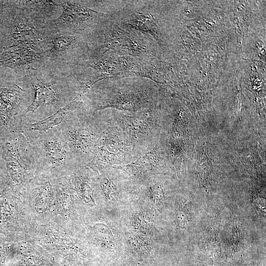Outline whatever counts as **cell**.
Listing matches in <instances>:
<instances>
[{
  "label": "cell",
  "instance_id": "obj_1",
  "mask_svg": "<svg viewBox=\"0 0 266 266\" xmlns=\"http://www.w3.org/2000/svg\"><path fill=\"white\" fill-rule=\"evenodd\" d=\"M156 105L133 112L102 110L109 122L123 131L139 157L163 139L161 136L167 127L168 121Z\"/></svg>",
  "mask_w": 266,
  "mask_h": 266
},
{
  "label": "cell",
  "instance_id": "obj_2",
  "mask_svg": "<svg viewBox=\"0 0 266 266\" xmlns=\"http://www.w3.org/2000/svg\"><path fill=\"white\" fill-rule=\"evenodd\" d=\"M108 123L101 110H78L68 114L59 125L63 137L78 164L87 166L94 157Z\"/></svg>",
  "mask_w": 266,
  "mask_h": 266
},
{
  "label": "cell",
  "instance_id": "obj_3",
  "mask_svg": "<svg viewBox=\"0 0 266 266\" xmlns=\"http://www.w3.org/2000/svg\"><path fill=\"white\" fill-rule=\"evenodd\" d=\"M22 132L32 148L36 171L54 175L72 173L81 166L71 154L59 125L44 132Z\"/></svg>",
  "mask_w": 266,
  "mask_h": 266
},
{
  "label": "cell",
  "instance_id": "obj_4",
  "mask_svg": "<svg viewBox=\"0 0 266 266\" xmlns=\"http://www.w3.org/2000/svg\"><path fill=\"white\" fill-rule=\"evenodd\" d=\"M106 120L108 124L100 135L93 159L86 166L96 173L129 164L139 157L123 131Z\"/></svg>",
  "mask_w": 266,
  "mask_h": 266
},
{
  "label": "cell",
  "instance_id": "obj_5",
  "mask_svg": "<svg viewBox=\"0 0 266 266\" xmlns=\"http://www.w3.org/2000/svg\"><path fill=\"white\" fill-rule=\"evenodd\" d=\"M156 97L153 89L146 84L106 87L99 92L90 110L136 112L156 104Z\"/></svg>",
  "mask_w": 266,
  "mask_h": 266
},
{
  "label": "cell",
  "instance_id": "obj_6",
  "mask_svg": "<svg viewBox=\"0 0 266 266\" xmlns=\"http://www.w3.org/2000/svg\"><path fill=\"white\" fill-rule=\"evenodd\" d=\"M27 92L16 84L0 87V135L20 131L26 122L23 113L28 101Z\"/></svg>",
  "mask_w": 266,
  "mask_h": 266
},
{
  "label": "cell",
  "instance_id": "obj_7",
  "mask_svg": "<svg viewBox=\"0 0 266 266\" xmlns=\"http://www.w3.org/2000/svg\"><path fill=\"white\" fill-rule=\"evenodd\" d=\"M164 139L135 161L112 167L124 171L134 182H140L150 175L166 170L169 165L168 150Z\"/></svg>",
  "mask_w": 266,
  "mask_h": 266
},
{
  "label": "cell",
  "instance_id": "obj_8",
  "mask_svg": "<svg viewBox=\"0 0 266 266\" xmlns=\"http://www.w3.org/2000/svg\"><path fill=\"white\" fill-rule=\"evenodd\" d=\"M62 6V14L54 21L74 33H80L107 17L105 13L75 1H65Z\"/></svg>",
  "mask_w": 266,
  "mask_h": 266
},
{
  "label": "cell",
  "instance_id": "obj_9",
  "mask_svg": "<svg viewBox=\"0 0 266 266\" xmlns=\"http://www.w3.org/2000/svg\"><path fill=\"white\" fill-rule=\"evenodd\" d=\"M103 47L104 52L116 50L134 57H144L148 53L146 44L140 37L115 24H110L105 31Z\"/></svg>",
  "mask_w": 266,
  "mask_h": 266
},
{
  "label": "cell",
  "instance_id": "obj_10",
  "mask_svg": "<svg viewBox=\"0 0 266 266\" xmlns=\"http://www.w3.org/2000/svg\"><path fill=\"white\" fill-rule=\"evenodd\" d=\"M40 54L34 46L17 44L6 46L0 55V64L18 73L37 62Z\"/></svg>",
  "mask_w": 266,
  "mask_h": 266
},
{
  "label": "cell",
  "instance_id": "obj_11",
  "mask_svg": "<svg viewBox=\"0 0 266 266\" xmlns=\"http://www.w3.org/2000/svg\"><path fill=\"white\" fill-rule=\"evenodd\" d=\"M91 88V86L86 85L72 100L56 113L40 121L30 124L26 122L21 131L41 132L60 125L68 114L82 106L85 96Z\"/></svg>",
  "mask_w": 266,
  "mask_h": 266
},
{
  "label": "cell",
  "instance_id": "obj_12",
  "mask_svg": "<svg viewBox=\"0 0 266 266\" xmlns=\"http://www.w3.org/2000/svg\"><path fill=\"white\" fill-rule=\"evenodd\" d=\"M132 66L131 57L127 55L110 54L90 62L88 66L101 74L100 78H110L115 74L129 71Z\"/></svg>",
  "mask_w": 266,
  "mask_h": 266
},
{
  "label": "cell",
  "instance_id": "obj_13",
  "mask_svg": "<svg viewBox=\"0 0 266 266\" xmlns=\"http://www.w3.org/2000/svg\"><path fill=\"white\" fill-rule=\"evenodd\" d=\"M32 86L34 99L24 111L23 116L29 112H34L41 106L56 105L60 101L61 92L56 85L36 80L33 82Z\"/></svg>",
  "mask_w": 266,
  "mask_h": 266
},
{
  "label": "cell",
  "instance_id": "obj_14",
  "mask_svg": "<svg viewBox=\"0 0 266 266\" xmlns=\"http://www.w3.org/2000/svg\"><path fill=\"white\" fill-rule=\"evenodd\" d=\"M122 27L127 30L136 31L147 34L157 41L160 39V32L154 16L149 13L133 12L125 18Z\"/></svg>",
  "mask_w": 266,
  "mask_h": 266
},
{
  "label": "cell",
  "instance_id": "obj_15",
  "mask_svg": "<svg viewBox=\"0 0 266 266\" xmlns=\"http://www.w3.org/2000/svg\"><path fill=\"white\" fill-rule=\"evenodd\" d=\"M9 40L11 45L23 44L34 46L41 42L42 38L32 22L27 19L22 20L16 18L10 31Z\"/></svg>",
  "mask_w": 266,
  "mask_h": 266
},
{
  "label": "cell",
  "instance_id": "obj_16",
  "mask_svg": "<svg viewBox=\"0 0 266 266\" xmlns=\"http://www.w3.org/2000/svg\"><path fill=\"white\" fill-rule=\"evenodd\" d=\"M77 36L64 34H58L51 39L50 51L53 53H61L76 47Z\"/></svg>",
  "mask_w": 266,
  "mask_h": 266
},
{
  "label": "cell",
  "instance_id": "obj_17",
  "mask_svg": "<svg viewBox=\"0 0 266 266\" xmlns=\"http://www.w3.org/2000/svg\"><path fill=\"white\" fill-rule=\"evenodd\" d=\"M18 266H49V265L40 255L32 252H26L24 258Z\"/></svg>",
  "mask_w": 266,
  "mask_h": 266
},
{
  "label": "cell",
  "instance_id": "obj_18",
  "mask_svg": "<svg viewBox=\"0 0 266 266\" xmlns=\"http://www.w3.org/2000/svg\"><path fill=\"white\" fill-rule=\"evenodd\" d=\"M9 252L6 247H0V266H5V260Z\"/></svg>",
  "mask_w": 266,
  "mask_h": 266
},
{
  "label": "cell",
  "instance_id": "obj_19",
  "mask_svg": "<svg viewBox=\"0 0 266 266\" xmlns=\"http://www.w3.org/2000/svg\"><path fill=\"white\" fill-rule=\"evenodd\" d=\"M125 266H146L141 263H134V264H129Z\"/></svg>",
  "mask_w": 266,
  "mask_h": 266
},
{
  "label": "cell",
  "instance_id": "obj_20",
  "mask_svg": "<svg viewBox=\"0 0 266 266\" xmlns=\"http://www.w3.org/2000/svg\"><path fill=\"white\" fill-rule=\"evenodd\" d=\"M5 192H6V190H4V191L0 193V198L4 195Z\"/></svg>",
  "mask_w": 266,
  "mask_h": 266
}]
</instances>
